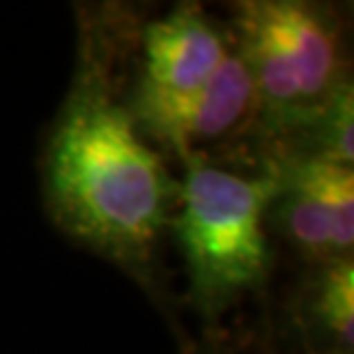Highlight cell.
Returning <instances> with one entry per match:
<instances>
[{
  "mask_svg": "<svg viewBox=\"0 0 354 354\" xmlns=\"http://www.w3.org/2000/svg\"><path fill=\"white\" fill-rule=\"evenodd\" d=\"M276 184L272 171L242 177L207 159L184 161L173 228L187 263L191 297L203 313H221L265 281V216Z\"/></svg>",
  "mask_w": 354,
  "mask_h": 354,
  "instance_id": "3957f363",
  "label": "cell"
},
{
  "mask_svg": "<svg viewBox=\"0 0 354 354\" xmlns=\"http://www.w3.org/2000/svg\"><path fill=\"white\" fill-rule=\"evenodd\" d=\"M354 92L352 81L331 97V102L306 127L283 140V157L276 159H317L329 164H354Z\"/></svg>",
  "mask_w": 354,
  "mask_h": 354,
  "instance_id": "ba28073f",
  "label": "cell"
},
{
  "mask_svg": "<svg viewBox=\"0 0 354 354\" xmlns=\"http://www.w3.org/2000/svg\"><path fill=\"white\" fill-rule=\"evenodd\" d=\"M276 212L283 235L313 263L352 258L354 168L317 159H274Z\"/></svg>",
  "mask_w": 354,
  "mask_h": 354,
  "instance_id": "5b68a950",
  "label": "cell"
},
{
  "mask_svg": "<svg viewBox=\"0 0 354 354\" xmlns=\"http://www.w3.org/2000/svg\"><path fill=\"white\" fill-rule=\"evenodd\" d=\"M72 90L44 157L48 209L67 235L143 272L171 221L177 184L113 88V44L83 28Z\"/></svg>",
  "mask_w": 354,
  "mask_h": 354,
  "instance_id": "6da1fadb",
  "label": "cell"
},
{
  "mask_svg": "<svg viewBox=\"0 0 354 354\" xmlns=\"http://www.w3.org/2000/svg\"><path fill=\"white\" fill-rule=\"evenodd\" d=\"M308 320L327 341V354H350L354 348V263L331 260L320 267L310 288Z\"/></svg>",
  "mask_w": 354,
  "mask_h": 354,
  "instance_id": "52a82bcc",
  "label": "cell"
},
{
  "mask_svg": "<svg viewBox=\"0 0 354 354\" xmlns=\"http://www.w3.org/2000/svg\"><path fill=\"white\" fill-rule=\"evenodd\" d=\"M256 115L258 104L251 74L237 48L230 46L207 86L177 109L152 136L171 145L182 161L205 159L209 147L256 124Z\"/></svg>",
  "mask_w": 354,
  "mask_h": 354,
  "instance_id": "8992f818",
  "label": "cell"
},
{
  "mask_svg": "<svg viewBox=\"0 0 354 354\" xmlns=\"http://www.w3.org/2000/svg\"><path fill=\"white\" fill-rule=\"evenodd\" d=\"M232 41L201 5L182 3L143 28L140 79L129 106L138 129L152 136L177 109L209 83Z\"/></svg>",
  "mask_w": 354,
  "mask_h": 354,
  "instance_id": "277c9868",
  "label": "cell"
},
{
  "mask_svg": "<svg viewBox=\"0 0 354 354\" xmlns=\"http://www.w3.org/2000/svg\"><path fill=\"white\" fill-rule=\"evenodd\" d=\"M232 46L256 90V124L279 143L306 127L350 81L341 26L313 3H237Z\"/></svg>",
  "mask_w": 354,
  "mask_h": 354,
  "instance_id": "7a4b0ae2",
  "label": "cell"
}]
</instances>
